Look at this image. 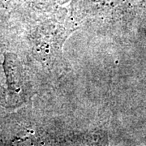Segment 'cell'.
Here are the masks:
<instances>
[{
    "label": "cell",
    "mask_w": 146,
    "mask_h": 146,
    "mask_svg": "<svg viewBox=\"0 0 146 146\" xmlns=\"http://www.w3.org/2000/svg\"><path fill=\"white\" fill-rule=\"evenodd\" d=\"M4 68L7 83L11 89H18L21 87V67L17 58L12 54H7L5 55Z\"/></svg>",
    "instance_id": "1"
}]
</instances>
